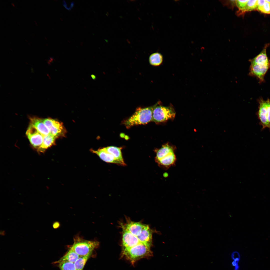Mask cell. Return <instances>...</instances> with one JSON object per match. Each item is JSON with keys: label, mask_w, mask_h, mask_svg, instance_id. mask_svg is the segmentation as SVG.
<instances>
[{"label": "cell", "mask_w": 270, "mask_h": 270, "mask_svg": "<svg viewBox=\"0 0 270 270\" xmlns=\"http://www.w3.org/2000/svg\"><path fill=\"white\" fill-rule=\"evenodd\" d=\"M122 230V250L144 244L151 247L153 232L148 225L126 218L120 222Z\"/></svg>", "instance_id": "cell-1"}, {"label": "cell", "mask_w": 270, "mask_h": 270, "mask_svg": "<svg viewBox=\"0 0 270 270\" xmlns=\"http://www.w3.org/2000/svg\"><path fill=\"white\" fill-rule=\"evenodd\" d=\"M257 0H248L242 12L250 11L257 9Z\"/></svg>", "instance_id": "cell-20"}, {"label": "cell", "mask_w": 270, "mask_h": 270, "mask_svg": "<svg viewBox=\"0 0 270 270\" xmlns=\"http://www.w3.org/2000/svg\"><path fill=\"white\" fill-rule=\"evenodd\" d=\"M259 105L257 113L258 118L260 120V124L262 126V129L268 128L267 121V111L266 100L262 98L258 100Z\"/></svg>", "instance_id": "cell-10"}, {"label": "cell", "mask_w": 270, "mask_h": 270, "mask_svg": "<svg viewBox=\"0 0 270 270\" xmlns=\"http://www.w3.org/2000/svg\"><path fill=\"white\" fill-rule=\"evenodd\" d=\"M0 232L1 233V234H2V235H4V234L3 233H4V231H2V232Z\"/></svg>", "instance_id": "cell-27"}, {"label": "cell", "mask_w": 270, "mask_h": 270, "mask_svg": "<svg viewBox=\"0 0 270 270\" xmlns=\"http://www.w3.org/2000/svg\"><path fill=\"white\" fill-rule=\"evenodd\" d=\"M265 2V0H257L258 8L262 6Z\"/></svg>", "instance_id": "cell-24"}, {"label": "cell", "mask_w": 270, "mask_h": 270, "mask_svg": "<svg viewBox=\"0 0 270 270\" xmlns=\"http://www.w3.org/2000/svg\"><path fill=\"white\" fill-rule=\"evenodd\" d=\"M162 55L160 53L156 52L151 54L149 56V60L150 64L154 66L160 65L162 62Z\"/></svg>", "instance_id": "cell-17"}, {"label": "cell", "mask_w": 270, "mask_h": 270, "mask_svg": "<svg viewBox=\"0 0 270 270\" xmlns=\"http://www.w3.org/2000/svg\"><path fill=\"white\" fill-rule=\"evenodd\" d=\"M268 3H270V0H265Z\"/></svg>", "instance_id": "cell-28"}, {"label": "cell", "mask_w": 270, "mask_h": 270, "mask_svg": "<svg viewBox=\"0 0 270 270\" xmlns=\"http://www.w3.org/2000/svg\"><path fill=\"white\" fill-rule=\"evenodd\" d=\"M248 0H236V4L240 10L242 12L246 5Z\"/></svg>", "instance_id": "cell-22"}, {"label": "cell", "mask_w": 270, "mask_h": 270, "mask_svg": "<svg viewBox=\"0 0 270 270\" xmlns=\"http://www.w3.org/2000/svg\"><path fill=\"white\" fill-rule=\"evenodd\" d=\"M91 76L92 79L94 80H96V77L95 75L93 74H92L91 75Z\"/></svg>", "instance_id": "cell-26"}, {"label": "cell", "mask_w": 270, "mask_h": 270, "mask_svg": "<svg viewBox=\"0 0 270 270\" xmlns=\"http://www.w3.org/2000/svg\"><path fill=\"white\" fill-rule=\"evenodd\" d=\"M56 138V137L50 134L44 136L42 143L37 149L38 151L39 152H44L46 149L54 144Z\"/></svg>", "instance_id": "cell-14"}, {"label": "cell", "mask_w": 270, "mask_h": 270, "mask_svg": "<svg viewBox=\"0 0 270 270\" xmlns=\"http://www.w3.org/2000/svg\"><path fill=\"white\" fill-rule=\"evenodd\" d=\"M42 120L49 130L50 134L57 138L64 134V130L61 122L51 118L42 119Z\"/></svg>", "instance_id": "cell-8"}, {"label": "cell", "mask_w": 270, "mask_h": 270, "mask_svg": "<svg viewBox=\"0 0 270 270\" xmlns=\"http://www.w3.org/2000/svg\"><path fill=\"white\" fill-rule=\"evenodd\" d=\"M103 149L112 154L115 159L120 162L122 166H126L122 157L121 152L122 148L110 146L103 148Z\"/></svg>", "instance_id": "cell-13"}, {"label": "cell", "mask_w": 270, "mask_h": 270, "mask_svg": "<svg viewBox=\"0 0 270 270\" xmlns=\"http://www.w3.org/2000/svg\"><path fill=\"white\" fill-rule=\"evenodd\" d=\"M267 46L266 45L258 54L249 60L251 64L249 74L256 77L260 83L264 82L265 75L270 68V60L266 54Z\"/></svg>", "instance_id": "cell-2"}, {"label": "cell", "mask_w": 270, "mask_h": 270, "mask_svg": "<svg viewBox=\"0 0 270 270\" xmlns=\"http://www.w3.org/2000/svg\"><path fill=\"white\" fill-rule=\"evenodd\" d=\"M150 247L144 244H140L122 250V256H124L134 264L137 261L142 258L152 256Z\"/></svg>", "instance_id": "cell-5"}, {"label": "cell", "mask_w": 270, "mask_h": 270, "mask_svg": "<svg viewBox=\"0 0 270 270\" xmlns=\"http://www.w3.org/2000/svg\"><path fill=\"white\" fill-rule=\"evenodd\" d=\"M92 152L97 154L100 158L104 162L109 163H114L122 166L121 164L117 161L111 154L104 150L103 148L97 150H92Z\"/></svg>", "instance_id": "cell-11"}, {"label": "cell", "mask_w": 270, "mask_h": 270, "mask_svg": "<svg viewBox=\"0 0 270 270\" xmlns=\"http://www.w3.org/2000/svg\"><path fill=\"white\" fill-rule=\"evenodd\" d=\"M175 115V112L172 108L156 106L153 110L152 120L156 122H162L174 118Z\"/></svg>", "instance_id": "cell-7"}, {"label": "cell", "mask_w": 270, "mask_h": 270, "mask_svg": "<svg viewBox=\"0 0 270 270\" xmlns=\"http://www.w3.org/2000/svg\"><path fill=\"white\" fill-rule=\"evenodd\" d=\"M26 134L32 146L37 149L42 145L44 136L33 126L30 124Z\"/></svg>", "instance_id": "cell-9"}, {"label": "cell", "mask_w": 270, "mask_h": 270, "mask_svg": "<svg viewBox=\"0 0 270 270\" xmlns=\"http://www.w3.org/2000/svg\"><path fill=\"white\" fill-rule=\"evenodd\" d=\"M231 257L233 260L232 264L234 267V270H239V266L238 263L240 259V254L238 252L234 251L232 253Z\"/></svg>", "instance_id": "cell-19"}, {"label": "cell", "mask_w": 270, "mask_h": 270, "mask_svg": "<svg viewBox=\"0 0 270 270\" xmlns=\"http://www.w3.org/2000/svg\"><path fill=\"white\" fill-rule=\"evenodd\" d=\"M30 124L34 126L43 136L50 134L48 128L43 123L42 119L34 117L30 118Z\"/></svg>", "instance_id": "cell-12"}, {"label": "cell", "mask_w": 270, "mask_h": 270, "mask_svg": "<svg viewBox=\"0 0 270 270\" xmlns=\"http://www.w3.org/2000/svg\"><path fill=\"white\" fill-rule=\"evenodd\" d=\"M80 256L72 249L70 248L68 252L58 261L74 263Z\"/></svg>", "instance_id": "cell-15"}, {"label": "cell", "mask_w": 270, "mask_h": 270, "mask_svg": "<svg viewBox=\"0 0 270 270\" xmlns=\"http://www.w3.org/2000/svg\"><path fill=\"white\" fill-rule=\"evenodd\" d=\"M154 151L155 162L160 168L166 170L175 165L176 158L172 147L166 144Z\"/></svg>", "instance_id": "cell-3"}, {"label": "cell", "mask_w": 270, "mask_h": 270, "mask_svg": "<svg viewBox=\"0 0 270 270\" xmlns=\"http://www.w3.org/2000/svg\"><path fill=\"white\" fill-rule=\"evenodd\" d=\"M54 264H57L60 270H76L74 263L57 261L54 262Z\"/></svg>", "instance_id": "cell-18"}, {"label": "cell", "mask_w": 270, "mask_h": 270, "mask_svg": "<svg viewBox=\"0 0 270 270\" xmlns=\"http://www.w3.org/2000/svg\"><path fill=\"white\" fill-rule=\"evenodd\" d=\"M99 245L98 241L85 240L77 236L74 238V243L70 248L81 256L92 252Z\"/></svg>", "instance_id": "cell-6"}, {"label": "cell", "mask_w": 270, "mask_h": 270, "mask_svg": "<svg viewBox=\"0 0 270 270\" xmlns=\"http://www.w3.org/2000/svg\"><path fill=\"white\" fill-rule=\"evenodd\" d=\"M257 10L264 13L270 14V3L265 0L264 5L261 7H258Z\"/></svg>", "instance_id": "cell-21"}, {"label": "cell", "mask_w": 270, "mask_h": 270, "mask_svg": "<svg viewBox=\"0 0 270 270\" xmlns=\"http://www.w3.org/2000/svg\"><path fill=\"white\" fill-rule=\"evenodd\" d=\"M157 105L145 108H138L132 116L124 122L128 127L148 123L152 120V113L154 107Z\"/></svg>", "instance_id": "cell-4"}, {"label": "cell", "mask_w": 270, "mask_h": 270, "mask_svg": "<svg viewBox=\"0 0 270 270\" xmlns=\"http://www.w3.org/2000/svg\"><path fill=\"white\" fill-rule=\"evenodd\" d=\"M267 111V121L268 128L270 129V100L269 98L266 100Z\"/></svg>", "instance_id": "cell-23"}, {"label": "cell", "mask_w": 270, "mask_h": 270, "mask_svg": "<svg viewBox=\"0 0 270 270\" xmlns=\"http://www.w3.org/2000/svg\"><path fill=\"white\" fill-rule=\"evenodd\" d=\"M92 252L80 256L74 263L76 270H82L87 261L92 255Z\"/></svg>", "instance_id": "cell-16"}, {"label": "cell", "mask_w": 270, "mask_h": 270, "mask_svg": "<svg viewBox=\"0 0 270 270\" xmlns=\"http://www.w3.org/2000/svg\"><path fill=\"white\" fill-rule=\"evenodd\" d=\"M59 224L57 222H55L53 224V227L54 228H56L59 226Z\"/></svg>", "instance_id": "cell-25"}]
</instances>
